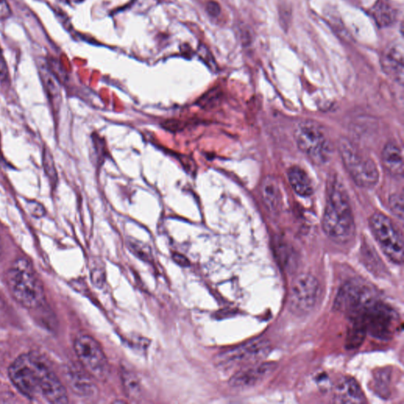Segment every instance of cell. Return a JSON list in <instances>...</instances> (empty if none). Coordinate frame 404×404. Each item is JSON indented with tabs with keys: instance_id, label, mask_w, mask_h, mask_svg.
Masks as SVG:
<instances>
[{
	"instance_id": "cell-34",
	"label": "cell",
	"mask_w": 404,
	"mask_h": 404,
	"mask_svg": "<svg viewBox=\"0 0 404 404\" xmlns=\"http://www.w3.org/2000/svg\"><path fill=\"white\" fill-rule=\"evenodd\" d=\"M12 12L6 0H0V20H5L11 16Z\"/></svg>"
},
{
	"instance_id": "cell-36",
	"label": "cell",
	"mask_w": 404,
	"mask_h": 404,
	"mask_svg": "<svg viewBox=\"0 0 404 404\" xmlns=\"http://www.w3.org/2000/svg\"><path fill=\"white\" fill-rule=\"evenodd\" d=\"M2 252V246H1V242H0V254H1Z\"/></svg>"
},
{
	"instance_id": "cell-3",
	"label": "cell",
	"mask_w": 404,
	"mask_h": 404,
	"mask_svg": "<svg viewBox=\"0 0 404 404\" xmlns=\"http://www.w3.org/2000/svg\"><path fill=\"white\" fill-rule=\"evenodd\" d=\"M6 283L16 301L29 309L40 308L46 301L42 283L31 261L19 258L6 274Z\"/></svg>"
},
{
	"instance_id": "cell-22",
	"label": "cell",
	"mask_w": 404,
	"mask_h": 404,
	"mask_svg": "<svg viewBox=\"0 0 404 404\" xmlns=\"http://www.w3.org/2000/svg\"><path fill=\"white\" fill-rule=\"evenodd\" d=\"M121 380L124 391L128 398L134 400L141 399L143 388L136 373L123 370L121 373Z\"/></svg>"
},
{
	"instance_id": "cell-23",
	"label": "cell",
	"mask_w": 404,
	"mask_h": 404,
	"mask_svg": "<svg viewBox=\"0 0 404 404\" xmlns=\"http://www.w3.org/2000/svg\"><path fill=\"white\" fill-rule=\"evenodd\" d=\"M127 246L129 250L139 259L149 263L153 259L151 248L143 243H141L136 239H129L127 241Z\"/></svg>"
},
{
	"instance_id": "cell-25",
	"label": "cell",
	"mask_w": 404,
	"mask_h": 404,
	"mask_svg": "<svg viewBox=\"0 0 404 404\" xmlns=\"http://www.w3.org/2000/svg\"><path fill=\"white\" fill-rule=\"evenodd\" d=\"M93 139L95 151L97 157H99L97 161L102 163L104 161H106L107 157L109 156L106 142L99 136V134L94 136Z\"/></svg>"
},
{
	"instance_id": "cell-20",
	"label": "cell",
	"mask_w": 404,
	"mask_h": 404,
	"mask_svg": "<svg viewBox=\"0 0 404 404\" xmlns=\"http://www.w3.org/2000/svg\"><path fill=\"white\" fill-rule=\"evenodd\" d=\"M364 313L350 317V325L348 328L346 346L348 349L358 348L364 341L366 328L364 323Z\"/></svg>"
},
{
	"instance_id": "cell-15",
	"label": "cell",
	"mask_w": 404,
	"mask_h": 404,
	"mask_svg": "<svg viewBox=\"0 0 404 404\" xmlns=\"http://www.w3.org/2000/svg\"><path fill=\"white\" fill-rule=\"evenodd\" d=\"M260 193L268 212L278 213L281 211L283 200L278 179L272 176L265 177L261 183Z\"/></svg>"
},
{
	"instance_id": "cell-17",
	"label": "cell",
	"mask_w": 404,
	"mask_h": 404,
	"mask_svg": "<svg viewBox=\"0 0 404 404\" xmlns=\"http://www.w3.org/2000/svg\"><path fill=\"white\" fill-rule=\"evenodd\" d=\"M335 400L338 403H365V395L360 385L353 378L342 379L335 389Z\"/></svg>"
},
{
	"instance_id": "cell-35",
	"label": "cell",
	"mask_w": 404,
	"mask_h": 404,
	"mask_svg": "<svg viewBox=\"0 0 404 404\" xmlns=\"http://www.w3.org/2000/svg\"><path fill=\"white\" fill-rule=\"evenodd\" d=\"M173 259L176 261V263L183 267H187L190 266V261L188 259H187V258H186L185 256H182V254H179V253H174L173 254Z\"/></svg>"
},
{
	"instance_id": "cell-30",
	"label": "cell",
	"mask_w": 404,
	"mask_h": 404,
	"mask_svg": "<svg viewBox=\"0 0 404 404\" xmlns=\"http://www.w3.org/2000/svg\"><path fill=\"white\" fill-rule=\"evenodd\" d=\"M199 57L208 66L213 67L216 63L211 51H209L204 44H200L198 50Z\"/></svg>"
},
{
	"instance_id": "cell-32",
	"label": "cell",
	"mask_w": 404,
	"mask_h": 404,
	"mask_svg": "<svg viewBox=\"0 0 404 404\" xmlns=\"http://www.w3.org/2000/svg\"><path fill=\"white\" fill-rule=\"evenodd\" d=\"M206 9L208 16L212 18L218 17L221 12L220 4L218 3H216V1H213V0H211V1H208L207 3Z\"/></svg>"
},
{
	"instance_id": "cell-13",
	"label": "cell",
	"mask_w": 404,
	"mask_h": 404,
	"mask_svg": "<svg viewBox=\"0 0 404 404\" xmlns=\"http://www.w3.org/2000/svg\"><path fill=\"white\" fill-rule=\"evenodd\" d=\"M380 65L387 76L403 85L404 79V55L402 44H392L380 57Z\"/></svg>"
},
{
	"instance_id": "cell-19",
	"label": "cell",
	"mask_w": 404,
	"mask_h": 404,
	"mask_svg": "<svg viewBox=\"0 0 404 404\" xmlns=\"http://www.w3.org/2000/svg\"><path fill=\"white\" fill-rule=\"evenodd\" d=\"M289 183L295 192L301 197H309L313 193V187L308 173L301 168L295 166L288 171Z\"/></svg>"
},
{
	"instance_id": "cell-12",
	"label": "cell",
	"mask_w": 404,
	"mask_h": 404,
	"mask_svg": "<svg viewBox=\"0 0 404 404\" xmlns=\"http://www.w3.org/2000/svg\"><path fill=\"white\" fill-rule=\"evenodd\" d=\"M276 369L274 363H258L238 371L231 378L230 385L236 388H249L267 379Z\"/></svg>"
},
{
	"instance_id": "cell-33",
	"label": "cell",
	"mask_w": 404,
	"mask_h": 404,
	"mask_svg": "<svg viewBox=\"0 0 404 404\" xmlns=\"http://www.w3.org/2000/svg\"><path fill=\"white\" fill-rule=\"evenodd\" d=\"M9 79V69L1 49H0V81H6Z\"/></svg>"
},
{
	"instance_id": "cell-27",
	"label": "cell",
	"mask_w": 404,
	"mask_h": 404,
	"mask_svg": "<svg viewBox=\"0 0 404 404\" xmlns=\"http://www.w3.org/2000/svg\"><path fill=\"white\" fill-rule=\"evenodd\" d=\"M91 280L94 286L101 288L106 282V271L101 264H96L91 269Z\"/></svg>"
},
{
	"instance_id": "cell-21",
	"label": "cell",
	"mask_w": 404,
	"mask_h": 404,
	"mask_svg": "<svg viewBox=\"0 0 404 404\" xmlns=\"http://www.w3.org/2000/svg\"><path fill=\"white\" fill-rule=\"evenodd\" d=\"M372 14L378 25L381 27L393 25L396 19L395 9L386 0H379L373 7Z\"/></svg>"
},
{
	"instance_id": "cell-2",
	"label": "cell",
	"mask_w": 404,
	"mask_h": 404,
	"mask_svg": "<svg viewBox=\"0 0 404 404\" xmlns=\"http://www.w3.org/2000/svg\"><path fill=\"white\" fill-rule=\"evenodd\" d=\"M323 228L331 241L340 244L348 243L355 233L354 215L348 194L336 179L329 187Z\"/></svg>"
},
{
	"instance_id": "cell-4",
	"label": "cell",
	"mask_w": 404,
	"mask_h": 404,
	"mask_svg": "<svg viewBox=\"0 0 404 404\" xmlns=\"http://www.w3.org/2000/svg\"><path fill=\"white\" fill-rule=\"evenodd\" d=\"M339 151L344 166L358 186L369 188L378 183L379 171L376 163L353 141L340 139Z\"/></svg>"
},
{
	"instance_id": "cell-1",
	"label": "cell",
	"mask_w": 404,
	"mask_h": 404,
	"mask_svg": "<svg viewBox=\"0 0 404 404\" xmlns=\"http://www.w3.org/2000/svg\"><path fill=\"white\" fill-rule=\"evenodd\" d=\"M9 373L14 385L31 400L69 403V395L61 380L39 354L20 355L10 365Z\"/></svg>"
},
{
	"instance_id": "cell-10",
	"label": "cell",
	"mask_w": 404,
	"mask_h": 404,
	"mask_svg": "<svg viewBox=\"0 0 404 404\" xmlns=\"http://www.w3.org/2000/svg\"><path fill=\"white\" fill-rule=\"evenodd\" d=\"M376 301L371 291L355 283H348L343 286L335 298L334 309L345 313L350 317L365 311Z\"/></svg>"
},
{
	"instance_id": "cell-11",
	"label": "cell",
	"mask_w": 404,
	"mask_h": 404,
	"mask_svg": "<svg viewBox=\"0 0 404 404\" xmlns=\"http://www.w3.org/2000/svg\"><path fill=\"white\" fill-rule=\"evenodd\" d=\"M271 350L268 340L260 338L229 351L223 359L228 363L253 365L263 360Z\"/></svg>"
},
{
	"instance_id": "cell-9",
	"label": "cell",
	"mask_w": 404,
	"mask_h": 404,
	"mask_svg": "<svg viewBox=\"0 0 404 404\" xmlns=\"http://www.w3.org/2000/svg\"><path fill=\"white\" fill-rule=\"evenodd\" d=\"M320 294L317 278L308 273L298 275L291 286L290 310L298 316L308 314L315 308Z\"/></svg>"
},
{
	"instance_id": "cell-14",
	"label": "cell",
	"mask_w": 404,
	"mask_h": 404,
	"mask_svg": "<svg viewBox=\"0 0 404 404\" xmlns=\"http://www.w3.org/2000/svg\"><path fill=\"white\" fill-rule=\"evenodd\" d=\"M66 380L71 390L81 398H91L99 391L91 374L70 365L66 370Z\"/></svg>"
},
{
	"instance_id": "cell-26",
	"label": "cell",
	"mask_w": 404,
	"mask_h": 404,
	"mask_svg": "<svg viewBox=\"0 0 404 404\" xmlns=\"http://www.w3.org/2000/svg\"><path fill=\"white\" fill-rule=\"evenodd\" d=\"M389 206L392 213L400 220L403 219V193H395L389 199Z\"/></svg>"
},
{
	"instance_id": "cell-31",
	"label": "cell",
	"mask_w": 404,
	"mask_h": 404,
	"mask_svg": "<svg viewBox=\"0 0 404 404\" xmlns=\"http://www.w3.org/2000/svg\"><path fill=\"white\" fill-rule=\"evenodd\" d=\"M27 208L36 218H41L44 214V208L39 202L34 201L28 202Z\"/></svg>"
},
{
	"instance_id": "cell-7",
	"label": "cell",
	"mask_w": 404,
	"mask_h": 404,
	"mask_svg": "<svg viewBox=\"0 0 404 404\" xmlns=\"http://www.w3.org/2000/svg\"><path fill=\"white\" fill-rule=\"evenodd\" d=\"M74 348L81 364L92 377L101 380L108 378L109 364L99 341L91 335H79L74 340Z\"/></svg>"
},
{
	"instance_id": "cell-16",
	"label": "cell",
	"mask_w": 404,
	"mask_h": 404,
	"mask_svg": "<svg viewBox=\"0 0 404 404\" xmlns=\"http://www.w3.org/2000/svg\"><path fill=\"white\" fill-rule=\"evenodd\" d=\"M384 168L389 174L402 178L404 171L403 155L400 147L395 142H388L381 153Z\"/></svg>"
},
{
	"instance_id": "cell-24",
	"label": "cell",
	"mask_w": 404,
	"mask_h": 404,
	"mask_svg": "<svg viewBox=\"0 0 404 404\" xmlns=\"http://www.w3.org/2000/svg\"><path fill=\"white\" fill-rule=\"evenodd\" d=\"M44 167L49 181L52 184L56 185L57 182V171L52 156L47 148L44 151Z\"/></svg>"
},
{
	"instance_id": "cell-28",
	"label": "cell",
	"mask_w": 404,
	"mask_h": 404,
	"mask_svg": "<svg viewBox=\"0 0 404 404\" xmlns=\"http://www.w3.org/2000/svg\"><path fill=\"white\" fill-rule=\"evenodd\" d=\"M218 97V91H208L203 96H201L198 99V106L203 109L211 108L215 106V102Z\"/></svg>"
},
{
	"instance_id": "cell-5",
	"label": "cell",
	"mask_w": 404,
	"mask_h": 404,
	"mask_svg": "<svg viewBox=\"0 0 404 404\" xmlns=\"http://www.w3.org/2000/svg\"><path fill=\"white\" fill-rule=\"evenodd\" d=\"M296 144L301 151L316 164H325L330 161L333 146L323 126L306 121L299 123L295 131Z\"/></svg>"
},
{
	"instance_id": "cell-8",
	"label": "cell",
	"mask_w": 404,
	"mask_h": 404,
	"mask_svg": "<svg viewBox=\"0 0 404 404\" xmlns=\"http://www.w3.org/2000/svg\"><path fill=\"white\" fill-rule=\"evenodd\" d=\"M366 333L374 338L388 340L393 338L399 328V315L390 306L377 301L364 313Z\"/></svg>"
},
{
	"instance_id": "cell-6",
	"label": "cell",
	"mask_w": 404,
	"mask_h": 404,
	"mask_svg": "<svg viewBox=\"0 0 404 404\" xmlns=\"http://www.w3.org/2000/svg\"><path fill=\"white\" fill-rule=\"evenodd\" d=\"M372 233L381 251L393 263L402 265L403 263V241L402 236L392 220L387 216L375 213L370 218Z\"/></svg>"
},
{
	"instance_id": "cell-18",
	"label": "cell",
	"mask_w": 404,
	"mask_h": 404,
	"mask_svg": "<svg viewBox=\"0 0 404 404\" xmlns=\"http://www.w3.org/2000/svg\"><path fill=\"white\" fill-rule=\"evenodd\" d=\"M39 74L44 89L52 104V108H57L61 101V87L59 81L49 64L44 61L39 62Z\"/></svg>"
},
{
	"instance_id": "cell-29",
	"label": "cell",
	"mask_w": 404,
	"mask_h": 404,
	"mask_svg": "<svg viewBox=\"0 0 404 404\" xmlns=\"http://www.w3.org/2000/svg\"><path fill=\"white\" fill-rule=\"evenodd\" d=\"M188 125V123L179 121V119L171 118L163 122L161 126L163 129L172 133H177L183 131Z\"/></svg>"
}]
</instances>
